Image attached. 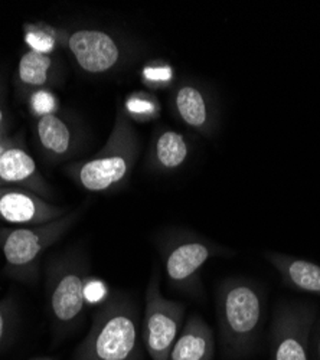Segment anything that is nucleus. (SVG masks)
<instances>
[{
    "label": "nucleus",
    "mask_w": 320,
    "mask_h": 360,
    "mask_svg": "<svg viewBox=\"0 0 320 360\" xmlns=\"http://www.w3.org/2000/svg\"><path fill=\"white\" fill-rule=\"evenodd\" d=\"M18 323V306L13 295L0 300V353L12 342Z\"/></svg>",
    "instance_id": "obj_18"
},
{
    "label": "nucleus",
    "mask_w": 320,
    "mask_h": 360,
    "mask_svg": "<svg viewBox=\"0 0 320 360\" xmlns=\"http://www.w3.org/2000/svg\"><path fill=\"white\" fill-rule=\"evenodd\" d=\"M63 206L15 186H0V221L11 226H34L61 218Z\"/></svg>",
    "instance_id": "obj_10"
},
{
    "label": "nucleus",
    "mask_w": 320,
    "mask_h": 360,
    "mask_svg": "<svg viewBox=\"0 0 320 360\" xmlns=\"http://www.w3.org/2000/svg\"><path fill=\"white\" fill-rule=\"evenodd\" d=\"M140 141L126 108L119 107L113 130L100 152L72 163L67 173L87 192L104 193L123 188L137 162Z\"/></svg>",
    "instance_id": "obj_3"
},
{
    "label": "nucleus",
    "mask_w": 320,
    "mask_h": 360,
    "mask_svg": "<svg viewBox=\"0 0 320 360\" xmlns=\"http://www.w3.org/2000/svg\"><path fill=\"white\" fill-rule=\"evenodd\" d=\"M6 112H5V103H4V94L0 93V131L6 130Z\"/></svg>",
    "instance_id": "obj_22"
},
{
    "label": "nucleus",
    "mask_w": 320,
    "mask_h": 360,
    "mask_svg": "<svg viewBox=\"0 0 320 360\" xmlns=\"http://www.w3.org/2000/svg\"><path fill=\"white\" fill-rule=\"evenodd\" d=\"M140 310L126 292H114L93 317L74 360H143Z\"/></svg>",
    "instance_id": "obj_2"
},
{
    "label": "nucleus",
    "mask_w": 320,
    "mask_h": 360,
    "mask_svg": "<svg viewBox=\"0 0 320 360\" xmlns=\"http://www.w3.org/2000/svg\"><path fill=\"white\" fill-rule=\"evenodd\" d=\"M31 360H58V359L51 357V356H42V357H35V359H31Z\"/></svg>",
    "instance_id": "obj_24"
},
{
    "label": "nucleus",
    "mask_w": 320,
    "mask_h": 360,
    "mask_svg": "<svg viewBox=\"0 0 320 360\" xmlns=\"http://www.w3.org/2000/svg\"><path fill=\"white\" fill-rule=\"evenodd\" d=\"M310 360H320V320L317 319L310 335Z\"/></svg>",
    "instance_id": "obj_21"
},
{
    "label": "nucleus",
    "mask_w": 320,
    "mask_h": 360,
    "mask_svg": "<svg viewBox=\"0 0 320 360\" xmlns=\"http://www.w3.org/2000/svg\"><path fill=\"white\" fill-rule=\"evenodd\" d=\"M91 277L85 255L74 250L53 257L46 269L48 311L56 339H63L81 326L89 306Z\"/></svg>",
    "instance_id": "obj_4"
},
{
    "label": "nucleus",
    "mask_w": 320,
    "mask_h": 360,
    "mask_svg": "<svg viewBox=\"0 0 320 360\" xmlns=\"http://www.w3.org/2000/svg\"><path fill=\"white\" fill-rule=\"evenodd\" d=\"M317 309L307 302H281L270 332L271 360H310V335Z\"/></svg>",
    "instance_id": "obj_8"
},
{
    "label": "nucleus",
    "mask_w": 320,
    "mask_h": 360,
    "mask_svg": "<svg viewBox=\"0 0 320 360\" xmlns=\"http://www.w3.org/2000/svg\"><path fill=\"white\" fill-rule=\"evenodd\" d=\"M55 35L87 74H107L123 61L120 42L101 29H55Z\"/></svg>",
    "instance_id": "obj_9"
},
{
    "label": "nucleus",
    "mask_w": 320,
    "mask_h": 360,
    "mask_svg": "<svg viewBox=\"0 0 320 360\" xmlns=\"http://www.w3.org/2000/svg\"><path fill=\"white\" fill-rule=\"evenodd\" d=\"M0 186H4V185H2V182H0Z\"/></svg>",
    "instance_id": "obj_25"
},
{
    "label": "nucleus",
    "mask_w": 320,
    "mask_h": 360,
    "mask_svg": "<svg viewBox=\"0 0 320 360\" xmlns=\"http://www.w3.org/2000/svg\"><path fill=\"white\" fill-rule=\"evenodd\" d=\"M169 285L181 294L199 298L203 294L200 271L211 258L229 257V248L186 229H173L159 243Z\"/></svg>",
    "instance_id": "obj_6"
},
{
    "label": "nucleus",
    "mask_w": 320,
    "mask_h": 360,
    "mask_svg": "<svg viewBox=\"0 0 320 360\" xmlns=\"http://www.w3.org/2000/svg\"><path fill=\"white\" fill-rule=\"evenodd\" d=\"M12 143V140H9L5 134V131H0V156H2V153L5 152V150L8 148V146Z\"/></svg>",
    "instance_id": "obj_23"
},
{
    "label": "nucleus",
    "mask_w": 320,
    "mask_h": 360,
    "mask_svg": "<svg viewBox=\"0 0 320 360\" xmlns=\"http://www.w3.org/2000/svg\"><path fill=\"white\" fill-rule=\"evenodd\" d=\"M266 259L277 269L287 287L320 295V265L280 252H266Z\"/></svg>",
    "instance_id": "obj_13"
},
{
    "label": "nucleus",
    "mask_w": 320,
    "mask_h": 360,
    "mask_svg": "<svg viewBox=\"0 0 320 360\" xmlns=\"http://www.w3.org/2000/svg\"><path fill=\"white\" fill-rule=\"evenodd\" d=\"M26 42L31 46V49L49 53L53 48V42L56 39L55 29H51L49 26H26Z\"/></svg>",
    "instance_id": "obj_19"
},
{
    "label": "nucleus",
    "mask_w": 320,
    "mask_h": 360,
    "mask_svg": "<svg viewBox=\"0 0 320 360\" xmlns=\"http://www.w3.org/2000/svg\"><path fill=\"white\" fill-rule=\"evenodd\" d=\"M52 67L53 58L49 53L29 49L19 59L16 71L18 82L34 91L42 89L49 81Z\"/></svg>",
    "instance_id": "obj_17"
},
{
    "label": "nucleus",
    "mask_w": 320,
    "mask_h": 360,
    "mask_svg": "<svg viewBox=\"0 0 320 360\" xmlns=\"http://www.w3.org/2000/svg\"><path fill=\"white\" fill-rule=\"evenodd\" d=\"M0 182L32 192L51 202L53 191L38 170L32 156L18 143H11L0 156Z\"/></svg>",
    "instance_id": "obj_11"
},
{
    "label": "nucleus",
    "mask_w": 320,
    "mask_h": 360,
    "mask_svg": "<svg viewBox=\"0 0 320 360\" xmlns=\"http://www.w3.org/2000/svg\"><path fill=\"white\" fill-rule=\"evenodd\" d=\"M215 309L222 353L241 360L254 353L266 320V292L258 283L231 277L215 292Z\"/></svg>",
    "instance_id": "obj_1"
},
{
    "label": "nucleus",
    "mask_w": 320,
    "mask_h": 360,
    "mask_svg": "<svg viewBox=\"0 0 320 360\" xmlns=\"http://www.w3.org/2000/svg\"><path fill=\"white\" fill-rule=\"evenodd\" d=\"M214 357L212 328L199 314H191L170 350L169 360H214Z\"/></svg>",
    "instance_id": "obj_12"
},
{
    "label": "nucleus",
    "mask_w": 320,
    "mask_h": 360,
    "mask_svg": "<svg viewBox=\"0 0 320 360\" xmlns=\"http://www.w3.org/2000/svg\"><path fill=\"white\" fill-rule=\"evenodd\" d=\"M189 156L186 139L174 130L159 131L153 140L152 159L155 166L162 170H174L181 167Z\"/></svg>",
    "instance_id": "obj_16"
},
{
    "label": "nucleus",
    "mask_w": 320,
    "mask_h": 360,
    "mask_svg": "<svg viewBox=\"0 0 320 360\" xmlns=\"http://www.w3.org/2000/svg\"><path fill=\"white\" fill-rule=\"evenodd\" d=\"M186 306L166 298L160 291V276L155 269L144 297L141 340L152 360H169L170 350L184 327Z\"/></svg>",
    "instance_id": "obj_7"
},
{
    "label": "nucleus",
    "mask_w": 320,
    "mask_h": 360,
    "mask_svg": "<svg viewBox=\"0 0 320 360\" xmlns=\"http://www.w3.org/2000/svg\"><path fill=\"white\" fill-rule=\"evenodd\" d=\"M29 107H31L32 112H35L38 118L41 115L55 112L58 103L55 100V96L45 91L42 88V89H37V91L31 94V98H29Z\"/></svg>",
    "instance_id": "obj_20"
},
{
    "label": "nucleus",
    "mask_w": 320,
    "mask_h": 360,
    "mask_svg": "<svg viewBox=\"0 0 320 360\" xmlns=\"http://www.w3.org/2000/svg\"><path fill=\"white\" fill-rule=\"evenodd\" d=\"M35 134L41 148L52 159H65L77 147L74 129L56 112L37 118Z\"/></svg>",
    "instance_id": "obj_14"
},
{
    "label": "nucleus",
    "mask_w": 320,
    "mask_h": 360,
    "mask_svg": "<svg viewBox=\"0 0 320 360\" xmlns=\"http://www.w3.org/2000/svg\"><path fill=\"white\" fill-rule=\"evenodd\" d=\"M174 111L191 129L207 133L210 124V111L205 96L196 85H181L173 97Z\"/></svg>",
    "instance_id": "obj_15"
},
{
    "label": "nucleus",
    "mask_w": 320,
    "mask_h": 360,
    "mask_svg": "<svg viewBox=\"0 0 320 360\" xmlns=\"http://www.w3.org/2000/svg\"><path fill=\"white\" fill-rule=\"evenodd\" d=\"M82 209L34 226H0V250L5 257V274L20 283H35L45 252L78 222Z\"/></svg>",
    "instance_id": "obj_5"
}]
</instances>
